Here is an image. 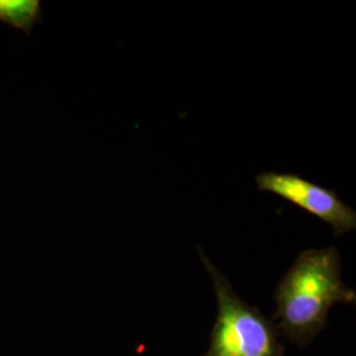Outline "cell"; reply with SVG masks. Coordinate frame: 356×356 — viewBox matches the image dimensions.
<instances>
[{
	"label": "cell",
	"instance_id": "6da1fadb",
	"mask_svg": "<svg viewBox=\"0 0 356 356\" xmlns=\"http://www.w3.org/2000/svg\"><path fill=\"white\" fill-rule=\"evenodd\" d=\"M354 301L355 292L342 280L338 251L334 247L306 250L276 289V317L293 338H309L323 326L332 306Z\"/></svg>",
	"mask_w": 356,
	"mask_h": 356
},
{
	"label": "cell",
	"instance_id": "7a4b0ae2",
	"mask_svg": "<svg viewBox=\"0 0 356 356\" xmlns=\"http://www.w3.org/2000/svg\"><path fill=\"white\" fill-rule=\"evenodd\" d=\"M200 254L211 276L218 302L216 326L206 356H280L267 319L243 301L202 250Z\"/></svg>",
	"mask_w": 356,
	"mask_h": 356
},
{
	"label": "cell",
	"instance_id": "3957f363",
	"mask_svg": "<svg viewBox=\"0 0 356 356\" xmlns=\"http://www.w3.org/2000/svg\"><path fill=\"white\" fill-rule=\"evenodd\" d=\"M254 179L259 191L276 194L330 225L335 236L356 229L355 209L344 204L331 189L293 173L264 172Z\"/></svg>",
	"mask_w": 356,
	"mask_h": 356
},
{
	"label": "cell",
	"instance_id": "277c9868",
	"mask_svg": "<svg viewBox=\"0 0 356 356\" xmlns=\"http://www.w3.org/2000/svg\"><path fill=\"white\" fill-rule=\"evenodd\" d=\"M42 22L40 0H0V23L24 32L33 33V26Z\"/></svg>",
	"mask_w": 356,
	"mask_h": 356
}]
</instances>
